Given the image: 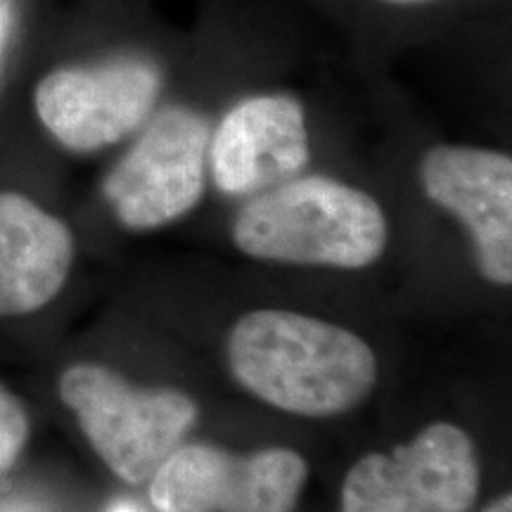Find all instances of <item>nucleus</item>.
<instances>
[{"label": "nucleus", "instance_id": "nucleus-1", "mask_svg": "<svg viewBox=\"0 0 512 512\" xmlns=\"http://www.w3.org/2000/svg\"><path fill=\"white\" fill-rule=\"evenodd\" d=\"M228 366L256 399L304 418L347 413L377 382V358L366 339L285 309L245 313L230 330Z\"/></svg>", "mask_w": 512, "mask_h": 512}, {"label": "nucleus", "instance_id": "nucleus-2", "mask_svg": "<svg viewBox=\"0 0 512 512\" xmlns=\"http://www.w3.org/2000/svg\"><path fill=\"white\" fill-rule=\"evenodd\" d=\"M389 228L373 195L335 178L304 176L256 192L233 221V242L261 261L366 268Z\"/></svg>", "mask_w": 512, "mask_h": 512}, {"label": "nucleus", "instance_id": "nucleus-3", "mask_svg": "<svg viewBox=\"0 0 512 512\" xmlns=\"http://www.w3.org/2000/svg\"><path fill=\"white\" fill-rule=\"evenodd\" d=\"M60 399L105 465L128 484H145L197 422V401L178 389H140L98 363L60 377Z\"/></svg>", "mask_w": 512, "mask_h": 512}, {"label": "nucleus", "instance_id": "nucleus-4", "mask_svg": "<svg viewBox=\"0 0 512 512\" xmlns=\"http://www.w3.org/2000/svg\"><path fill=\"white\" fill-rule=\"evenodd\" d=\"M482 467L475 444L451 422H434L392 453H370L351 467L342 512H470Z\"/></svg>", "mask_w": 512, "mask_h": 512}, {"label": "nucleus", "instance_id": "nucleus-5", "mask_svg": "<svg viewBox=\"0 0 512 512\" xmlns=\"http://www.w3.org/2000/svg\"><path fill=\"white\" fill-rule=\"evenodd\" d=\"M209 140V124L200 112L164 107L102 185L121 226L162 228L195 209L204 195Z\"/></svg>", "mask_w": 512, "mask_h": 512}, {"label": "nucleus", "instance_id": "nucleus-6", "mask_svg": "<svg viewBox=\"0 0 512 512\" xmlns=\"http://www.w3.org/2000/svg\"><path fill=\"white\" fill-rule=\"evenodd\" d=\"M309 465L290 448L178 446L150 479L157 512H294Z\"/></svg>", "mask_w": 512, "mask_h": 512}, {"label": "nucleus", "instance_id": "nucleus-7", "mask_svg": "<svg viewBox=\"0 0 512 512\" xmlns=\"http://www.w3.org/2000/svg\"><path fill=\"white\" fill-rule=\"evenodd\" d=\"M162 72L143 57L98 64H67L38 81L36 114L57 143L72 152H95L119 143L150 119Z\"/></svg>", "mask_w": 512, "mask_h": 512}, {"label": "nucleus", "instance_id": "nucleus-8", "mask_svg": "<svg viewBox=\"0 0 512 512\" xmlns=\"http://www.w3.org/2000/svg\"><path fill=\"white\" fill-rule=\"evenodd\" d=\"M420 183L441 209L456 214L475 242L479 273L512 283V159L503 152L437 145L422 155Z\"/></svg>", "mask_w": 512, "mask_h": 512}, {"label": "nucleus", "instance_id": "nucleus-9", "mask_svg": "<svg viewBox=\"0 0 512 512\" xmlns=\"http://www.w3.org/2000/svg\"><path fill=\"white\" fill-rule=\"evenodd\" d=\"M309 157L304 110L287 95H254L238 102L209 140L216 188L233 197L290 181Z\"/></svg>", "mask_w": 512, "mask_h": 512}, {"label": "nucleus", "instance_id": "nucleus-10", "mask_svg": "<svg viewBox=\"0 0 512 512\" xmlns=\"http://www.w3.org/2000/svg\"><path fill=\"white\" fill-rule=\"evenodd\" d=\"M72 261L67 223L27 195L0 192V316H24L53 302Z\"/></svg>", "mask_w": 512, "mask_h": 512}, {"label": "nucleus", "instance_id": "nucleus-11", "mask_svg": "<svg viewBox=\"0 0 512 512\" xmlns=\"http://www.w3.org/2000/svg\"><path fill=\"white\" fill-rule=\"evenodd\" d=\"M29 439V415L24 403L0 387V475L8 472Z\"/></svg>", "mask_w": 512, "mask_h": 512}, {"label": "nucleus", "instance_id": "nucleus-12", "mask_svg": "<svg viewBox=\"0 0 512 512\" xmlns=\"http://www.w3.org/2000/svg\"><path fill=\"white\" fill-rule=\"evenodd\" d=\"M484 512H512V496L510 494L501 496V498H498V501L491 503Z\"/></svg>", "mask_w": 512, "mask_h": 512}, {"label": "nucleus", "instance_id": "nucleus-13", "mask_svg": "<svg viewBox=\"0 0 512 512\" xmlns=\"http://www.w3.org/2000/svg\"><path fill=\"white\" fill-rule=\"evenodd\" d=\"M5 31H8V22H5V10L0 5V67H3V48H5Z\"/></svg>", "mask_w": 512, "mask_h": 512}, {"label": "nucleus", "instance_id": "nucleus-14", "mask_svg": "<svg viewBox=\"0 0 512 512\" xmlns=\"http://www.w3.org/2000/svg\"><path fill=\"white\" fill-rule=\"evenodd\" d=\"M112 512H138V508L131 503H119V505H114Z\"/></svg>", "mask_w": 512, "mask_h": 512}, {"label": "nucleus", "instance_id": "nucleus-15", "mask_svg": "<svg viewBox=\"0 0 512 512\" xmlns=\"http://www.w3.org/2000/svg\"><path fill=\"white\" fill-rule=\"evenodd\" d=\"M387 3H399V5H411V3H427V0H387Z\"/></svg>", "mask_w": 512, "mask_h": 512}, {"label": "nucleus", "instance_id": "nucleus-16", "mask_svg": "<svg viewBox=\"0 0 512 512\" xmlns=\"http://www.w3.org/2000/svg\"><path fill=\"white\" fill-rule=\"evenodd\" d=\"M0 512H22V510H15V508H3Z\"/></svg>", "mask_w": 512, "mask_h": 512}]
</instances>
